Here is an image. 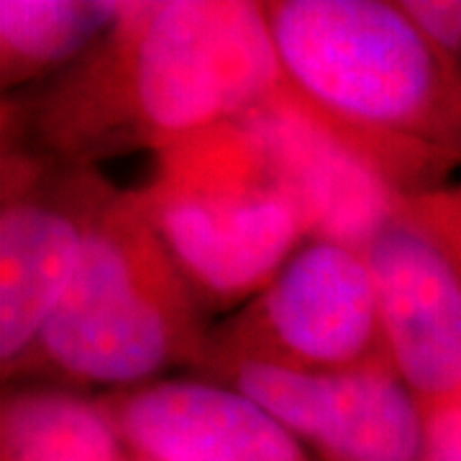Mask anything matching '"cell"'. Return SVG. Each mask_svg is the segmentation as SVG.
Returning a JSON list of instances; mask_svg holds the SVG:
<instances>
[{"label":"cell","mask_w":461,"mask_h":461,"mask_svg":"<svg viewBox=\"0 0 461 461\" xmlns=\"http://www.w3.org/2000/svg\"><path fill=\"white\" fill-rule=\"evenodd\" d=\"M364 257L397 377L423 411L461 402V269L402 205Z\"/></svg>","instance_id":"52a82bcc"},{"label":"cell","mask_w":461,"mask_h":461,"mask_svg":"<svg viewBox=\"0 0 461 461\" xmlns=\"http://www.w3.org/2000/svg\"><path fill=\"white\" fill-rule=\"evenodd\" d=\"M426 412V444L420 461H461V402Z\"/></svg>","instance_id":"9a60e30c"},{"label":"cell","mask_w":461,"mask_h":461,"mask_svg":"<svg viewBox=\"0 0 461 461\" xmlns=\"http://www.w3.org/2000/svg\"><path fill=\"white\" fill-rule=\"evenodd\" d=\"M103 411L147 461H305L295 436L233 387L154 382Z\"/></svg>","instance_id":"9c48e42d"},{"label":"cell","mask_w":461,"mask_h":461,"mask_svg":"<svg viewBox=\"0 0 461 461\" xmlns=\"http://www.w3.org/2000/svg\"><path fill=\"white\" fill-rule=\"evenodd\" d=\"M287 85L402 198L461 167V69L400 3H264Z\"/></svg>","instance_id":"7a4b0ae2"},{"label":"cell","mask_w":461,"mask_h":461,"mask_svg":"<svg viewBox=\"0 0 461 461\" xmlns=\"http://www.w3.org/2000/svg\"><path fill=\"white\" fill-rule=\"evenodd\" d=\"M121 8L111 0H0L3 85L26 83L95 47Z\"/></svg>","instance_id":"8fae6325"},{"label":"cell","mask_w":461,"mask_h":461,"mask_svg":"<svg viewBox=\"0 0 461 461\" xmlns=\"http://www.w3.org/2000/svg\"><path fill=\"white\" fill-rule=\"evenodd\" d=\"M3 461H121L103 405L59 393H23L3 402Z\"/></svg>","instance_id":"7c38bea8"},{"label":"cell","mask_w":461,"mask_h":461,"mask_svg":"<svg viewBox=\"0 0 461 461\" xmlns=\"http://www.w3.org/2000/svg\"><path fill=\"white\" fill-rule=\"evenodd\" d=\"M141 211L200 303L262 293L308 236L287 182L244 118L157 151Z\"/></svg>","instance_id":"277c9868"},{"label":"cell","mask_w":461,"mask_h":461,"mask_svg":"<svg viewBox=\"0 0 461 461\" xmlns=\"http://www.w3.org/2000/svg\"><path fill=\"white\" fill-rule=\"evenodd\" d=\"M459 69H461V59H459Z\"/></svg>","instance_id":"2e32d148"},{"label":"cell","mask_w":461,"mask_h":461,"mask_svg":"<svg viewBox=\"0 0 461 461\" xmlns=\"http://www.w3.org/2000/svg\"><path fill=\"white\" fill-rule=\"evenodd\" d=\"M402 213L426 230L461 269V182L402 198Z\"/></svg>","instance_id":"4fadbf2b"},{"label":"cell","mask_w":461,"mask_h":461,"mask_svg":"<svg viewBox=\"0 0 461 461\" xmlns=\"http://www.w3.org/2000/svg\"><path fill=\"white\" fill-rule=\"evenodd\" d=\"M236 357L305 372L393 366L379 323L377 285L362 249L300 247L233 321L208 359Z\"/></svg>","instance_id":"5b68a950"},{"label":"cell","mask_w":461,"mask_h":461,"mask_svg":"<svg viewBox=\"0 0 461 461\" xmlns=\"http://www.w3.org/2000/svg\"><path fill=\"white\" fill-rule=\"evenodd\" d=\"M241 118L275 159L311 239L364 251L400 213L402 195L290 85Z\"/></svg>","instance_id":"ba28073f"},{"label":"cell","mask_w":461,"mask_h":461,"mask_svg":"<svg viewBox=\"0 0 461 461\" xmlns=\"http://www.w3.org/2000/svg\"><path fill=\"white\" fill-rule=\"evenodd\" d=\"M213 364L233 390L336 461L423 456L426 412L393 366L305 372L236 357H221Z\"/></svg>","instance_id":"8992f818"},{"label":"cell","mask_w":461,"mask_h":461,"mask_svg":"<svg viewBox=\"0 0 461 461\" xmlns=\"http://www.w3.org/2000/svg\"><path fill=\"white\" fill-rule=\"evenodd\" d=\"M87 205L14 195L0 213V359L8 377L29 362L80 262Z\"/></svg>","instance_id":"30bf717a"},{"label":"cell","mask_w":461,"mask_h":461,"mask_svg":"<svg viewBox=\"0 0 461 461\" xmlns=\"http://www.w3.org/2000/svg\"><path fill=\"white\" fill-rule=\"evenodd\" d=\"M200 300L136 195L90 198L80 262L32 359L90 384H133L208 359Z\"/></svg>","instance_id":"3957f363"},{"label":"cell","mask_w":461,"mask_h":461,"mask_svg":"<svg viewBox=\"0 0 461 461\" xmlns=\"http://www.w3.org/2000/svg\"><path fill=\"white\" fill-rule=\"evenodd\" d=\"M287 85L264 3H123L111 32L39 115L69 157L121 144L154 154L236 121Z\"/></svg>","instance_id":"6da1fadb"},{"label":"cell","mask_w":461,"mask_h":461,"mask_svg":"<svg viewBox=\"0 0 461 461\" xmlns=\"http://www.w3.org/2000/svg\"><path fill=\"white\" fill-rule=\"evenodd\" d=\"M400 8L446 59L459 65L461 0H402Z\"/></svg>","instance_id":"5bb4252c"}]
</instances>
